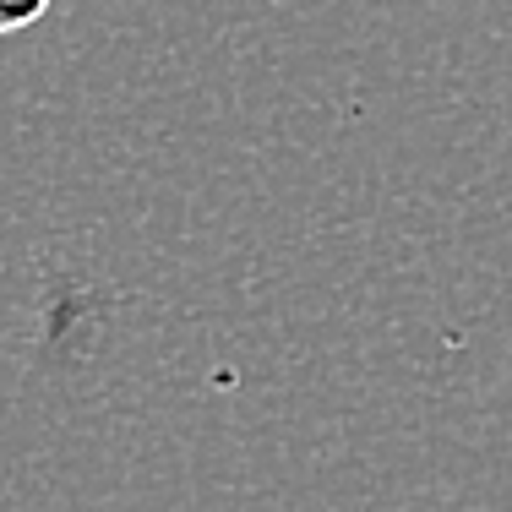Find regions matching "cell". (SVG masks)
<instances>
[{"label": "cell", "mask_w": 512, "mask_h": 512, "mask_svg": "<svg viewBox=\"0 0 512 512\" xmlns=\"http://www.w3.org/2000/svg\"><path fill=\"white\" fill-rule=\"evenodd\" d=\"M50 6H55V0H0V39H6V33L33 28Z\"/></svg>", "instance_id": "1"}]
</instances>
